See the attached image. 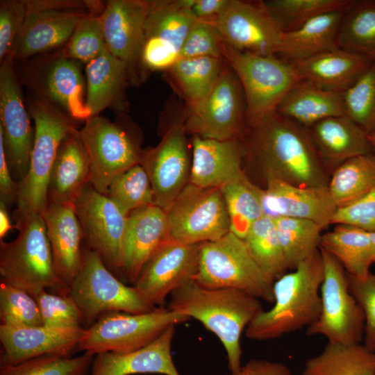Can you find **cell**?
Listing matches in <instances>:
<instances>
[{"label": "cell", "instance_id": "cell-1", "mask_svg": "<svg viewBox=\"0 0 375 375\" xmlns=\"http://www.w3.org/2000/svg\"><path fill=\"white\" fill-rule=\"evenodd\" d=\"M242 140L245 158L265 181L276 179L301 187L328 185L329 172L308 129L276 111L247 124Z\"/></svg>", "mask_w": 375, "mask_h": 375}, {"label": "cell", "instance_id": "cell-2", "mask_svg": "<svg viewBox=\"0 0 375 375\" xmlns=\"http://www.w3.org/2000/svg\"><path fill=\"white\" fill-rule=\"evenodd\" d=\"M167 307L200 322L217 335L226 352L231 373L241 367L240 338L264 310L260 299L233 288H208L190 280L169 295Z\"/></svg>", "mask_w": 375, "mask_h": 375}, {"label": "cell", "instance_id": "cell-3", "mask_svg": "<svg viewBox=\"0 0 375 375\" xmlns=\"http://www.w3.org/2000/svg\"><path fill=\"white\" fill-rule=\"evenodd\" d=\"M274 282V306L247 327L249 340L266 341L308 327L321 312L324 266L319 249Z\"/></svg>", "mask_w": 375, "mask_h": 375}, {"label": "cell", "instance_id": "cell-4", "mask_svg": "<svg viewBox=\"0 0 375 375\" xmlns=\"http://www.w3.org/2000/svg\"><path fill=\"white\" fill-rule=\"evenodd\" d=\"M12 218L18 235L12 242L0 241L1 281L33 297L47 288L67 293L68 288L56 273L42 215L16 208Z\"/></svg>", "mask_w": 375, "mask_h": 375}, {"label": "cell", "instance_id": "cell-5", "mask_svg": "<svg viewBox=\"0 0 375 375\" xmlns=\"http://www.w3.org/2000/svg\"><path fill=\"white\" fill-rule=\"evenodd\" d=\"M27 109L34 122V142L28 170L18 183L17 209L43 214L48 204L51 172L62 141L74 129L76 121L31 93Z\"/></svg>", "mask_w": 375, "mask_h": 375}, {"label": "cell", "instance_id": "cell-6", "mask_svg": "<svg viewBox=\"0 0 375 375\" xmlns=\"http://www.w3.org/2000/svg\"><path fill=\"white\" fill-rule=\"evenodd\" d=\"M194 280L208 288H233L274 303V282L252 257L244 239L229 231L221 238L200 244Z\"/></svg>", "mask_w": 375, "mask_h": 375}, {"label": "cell", "instance_id": "cell-7", "mask_svg": "<svg viewBox=\"0 0 375 375\" xmlns=\"http://www.w3.org/2000/svg\"><path fill=\"white\" fill-rule=\"evenodd\" d=\"M222 58L242 85L245 125L276 111L286 93L301 79L292 62L276 55L242 51L223 42Z\"/></svg>", "mask_w": 375, "mask_h": 375}, {"label": "cell", "instance_id": "cell-8", "mask_svg": "<svg viewBox=\"0 0 375 375\" xmlns=\"http://www.w3.org/2000/svg\"><path fill=\"white\" fill-rule=\"evenodd\" d=\"M74 300L88 328L102 315L111 312L144 313L151 306L135 287L121 282L99 254L83 250L81 267L67 292Z\"/></svg>", "mask_w": 375, "mask_h": 375}, {"label": "cell", "instance_id": "cell-9", "mask_svg": "<svg viewBox=\"0 0 375 375\" xmlns=\"http://www.w3.org/2000/svg\"><path fill=\"white\" fill-rule=\"evenodd\" d=\"M190 319L167 306L144 313L108 312L85 328L78 349L92 355L128 353L150 344L170 326Z\"/></svg>", "mask_w": 375, "mask_h": 375}, {"label": "cell", "instance_id": "cell-10", "mask_svg": "<svg viewBox=\"0 0 375 375\" xmlns=\"http://www.w3.org/2000/svg\"><path fill=\"white\" fill-rule=\"evenodd\" d=\"M324 266L320 290L321 312L306 329L309 336L322 335L328 342L359 344L363 340L365 315L349 288L347 274L331 253L319 248Z\"/></svg>", "mask_w": 375, "mask_h": 375}, {"label": "cell", "instance_id": "cell-11", "mask_svg": "<svg viewBox=\"0 0 375 375\" xmlns=\"http://www.w3.org/2000/svg\"><path fill=\"white\" fill-rule=\"evenodd\" d=\"M78 133L90 160V184L103 194L117 176L141 162L144 151L120 122L92 116Z\"/></svg>", "mask_w": 375, "mask_h": 375}, {"label": "cell", "instance_id": "cell-12", "mask_svg": "<svg viewBox=\"0 0 375 375\" xmlns=\"http://www.w3.org/2000/svg\"><path fill=\"white\" fill-rule=\"evenodd\" d=\"M168 238L196 244L217 240L230 231L226 203L219 188L188 183L166 211Z\"/></svg>", "mask_w": 375, "mask_h": 375}, {"label": "cell", "instance_id": "cell-13", "mask_svg": "<svg viewBox=\"0 0 375 375\" xmlns=\"http://www.w3.org/2000/svg\"><path fill=\"white\" fill-rule=\"evenodd\" d=\"M79 62L58 51L26 62L22 81L32 94L64 112L74 121L91 117L84 94Z\"/></svg>", "mask_w": 375, "mask_h": 375}, {"label": "cell", "instance_id": "cell-14", "mask_svg": "<svg viewBox=\"0 0 375 375\" xmlns=\"http://www.w3.org/2000/svg\"><path fill=\"white\" fill-rule=\"evenodd\" d=\"M246 101L242 85L230 67L224 66L208 96L188 109L183 125L187 133L203 138L242 139L245 126Z\"/></svg>", "mask_w": 375, "mask_h": 375}, {"label": "cell", "instance_id": "cell-15", "mask_svg": "<svg viewBox=\"0 0 375 375\" xmlns=\"http://www.w3.org/2000/svg\"><path fill=\"white\" fill-rule=\"evenodd\" d=\"M84 240L112 271L122 272L128 215L90 183L74 203Z\"/></svg>", "mask_w": 375, "mask_h": 375}, {"label": "cell", "instance_id": "cell-16", "mask_svg": "<svg viewBox=\"0 0 375 375\" xmlns=\"http://www.w3.org/2000/svg\"><path fill=\"white\" fill-rule=\"evenodd\" d=\"M0 64V135L9 169L19 183L29 168L35 131L14 69L13 58Z\"/></svg>", "mask_w": 375, "mask_h": 375}, {"label": "cell", "instance_id": "cell-17", "mask_svg": "<svg viewBox=\"0 0 375 375\" xmlns=\"http://www.w3.org/2000/svg\"><path fill=\"white\" fill-rule=\"evenodd\" d=\"M210 20L227 45L242 51L277 56L283 32L262 1L230 0Z\"/></svg>", "mask_w": 375, "mask_h": 375}, {"label": "cell", "instance_id": "cell-18", "mask_svg": "<svg viewBox=\"0 0 375 375\" xmlns=\"http://www.w3.org/2000/svg\"><path fill=\"white\" fill-rule=\"evenodd\" d=\"M199 248L200 244H188L167 238L144 265L134 287L151 306H164L174 290L194 279Z\"/></svg>", "mask_w": 375, "mask_h": 375}, {"label": "cell", "instance_id": "cell-19", "mask_svg": "<svg viewBox=\"0 0 375 375\" xmlns=\"http://www.w3.org/2000/svg\"><path fill=\"white\" fill-rule=\"evenodd\" d=\"M186 135L183 122H175L156 147L143 151L140 164L149 177L154 204L165 211L190 181Z\"/></svg>", "mask_w": 375, "mask_h": 375}, {"label": "cell", "instance_id": "cell-20", "mask_svg": "<svg viewBox=\"0 0 375 375\" xmlns=\"http://www.w3.org/2000/svg\"><path fill=\"white\" fill-rule=\"evenodd\" d=\"M150 6L151 1L111 0L100 13L106 48L127 65L130 80L143 68L141 55Z\"/></svg>", "mask_w": 375, "mask_h": 375}, {"label": "cell", "instance_id": "cell-21", "mask_svg": "<svg viewBox=\"0 0 375 375\" xmlns=\"http://www.w3.org/2000/svg\"><path fill=\"white\" fill-rule=\"evenodd\" d=\"M260 198L264 216L308 219L323 228L331 224L338 208L327 186L301 187L269 179Z\"/></svg>", "mask_w": 375, "mask_h": 375}, {"label": "cell", "instance_id": "cell-22", "mask_svg": "<svg viewBox=\"0 0 375 375\" xmlns=\"http://www.w3.org/2000/svg\"><path fill=\"white\" fill-rule=\"evenodd\" d=\"M84 331L83 327H12L1 324V366L15 365L45 355L69 356L78 349Z\"/></svg>", "mask_w": 375, "mask_h": 375}, {"label": "cell", "instance_id": "cell-23", "mask_svg": "<svg viewBox=\"0 0 375 375\" xmlns=\"http://www.w3.org/2000/svg\"><path fill=\"white\" fill-rule=\"evenodd\" d=\"M189 183L203 188H219L245 174L242 160L245 148L242 139L217 140L193 136Z\"/></svg>", "mask_w": 375, "mask_h": 375}, {"label": "cell", "instance_id": "cell-24", "mask_svg": "<svg viewBox=\"0 0 375 375\" xmlns=\"http://www.w3.org/2000/svg\"><path fill=\"white\" fill-rule=\"evenodd\" d=\"M56 273L67 288L81 267L84 234L74 206L48 202L42 214Z\"/></svg>", "mask_w": 375, "mask_h": 375}, {"label": "cell", "instance_id": "cell-25", "mask_svg": "<svg viewBox=\"0 0 375 375\" xmlns=\"http://www.w3.org/2000/svg\"><path fill=\"white\" fill-rule=\"evenodd\" d=\"M88 12L72 10H40L26 13L13 51V60L63 47L79 19Z\"/></svg>", "mask_w": 375, "mask_h": 375}, {"label": "cell", "instance_id": "cell-26", "mask_svg": "<svg viewBox=\"0 0 375 375\" xmlns=\"http://www.w3.org/2000/svg\"><path fill=\"white\" fill-rule=\"evenodd\" d=\"M175 326H170L155 340L139 349L123 353L104 352L97 354L90 375H181L172 356Z\"/></svg>", "mask_w": 375, "mask_h": 375}, {"label": "cell", "instance_id": "cell-27", "mask_svg": "<svg viewBox=\"0 0 375 375\" xmlns=\"http://www.w3.org/2000/svg\"><path fill=\"white\" fill-rule=\"evenodd\" d=\"M168 238L166 211L151 204L132 211L128 216L122 272L135 283L144 265Z\"/></svg>", "mask_w": 375, "mask_h": 375}, {"label": "cell", "instance_id": "cell-28", "mask_svg": "<svg viewBox=\"0 0 375 375\" xmlns=\"http://www.w3.org/2000/svg\"><path fill=\"white\" fill-rule=\"evenodd\" d=\"M90 160L76 128L62 141L50 174L48 202L74 206L90 183Z\"/></svg>", "mask_w": 375, "mask_h": 375}, {"label": "cell", "instance_id": "cell-29", "mask_svg": "<svg viewBox=\"0 0 375 375\" xmlns=\"http://www.w3.org/2000/svg\"><path fill=\"white\" fill-rule=\"evenodd\" d=\"M307 129L329 173L350 158L374 152L368 134L346 115L324 119Z\"/></svg>", "mask_w": 375, "mask_h": 375}, {"label": "cell", "instance_id": "cell-30", "mask_svg": "<svg viewBox=\"0 0 375 375\" xmlns=\"http://www.w3.org/2000/svg\"><path fill=\"white\" fill-rule=\"evenodd\" d=\"M372 60L365 56L337 48L290 62L301 79L342 94L363 74Z\"/></svg>", "mask_w": 375, "mask_h": 375}, {"label": "cell", "instance_id": "cell-31", "mask_svg": "<svg viewBox=\"0 0 375 375\" xmlns=\"http://www.w3.org/2000/svg\"><path fill=\"white\" fill-rule=\"evenodd\" d=\"M276 112L306 128L324 119L345 115L342 94L304 79L286 93Z\"/></svg>", "mask_w": 375, "mask_h": 375}, {"label": "cell", "instance_id": "cell-32", "mask_svg": "<svg viewBox=\"0 0 375 375\" xmlns=\"http://www.w3.org/2000/svg\"><path fill=\"white\" fill-rule=\"evenodd\" d=\"M86 106L91 117L108 108L122 105L124 92L130 79L127 65L108 49L86 64Z\"/></svg>", "mask_w": 375, "mask_h": 375}, {"label": "cell", "instance_id": "cell-33", "mask_svg": "<svg viewBox=\"0 0 375 375\" xmlns=\"http://www.w3.org/2000/svg\"><path fill=\"white\" fill-rule=\"evenodd\" d=\"M342 12L322 14L294 31L283 33L277 55L295 62L338 48L337 35Z\"/></svg>", "mask_w": 375, "mask_h": 375}, {"label": "cell", "instance_id": "cell-34", "mask_svg": "<svg viewBox=\"0 0 375 375\" xmlns=\"http://www.w3.org/2000/svg\"><path fill=\"white\" fill-rule=\"evenodd\" d=\"M333 255L352 276L364 278L375 263V244L369 233L347 224H335L322 233L319 247Z\"/></svg>", "mask_w": 375, "mask_h": 375}, {"label": "cell", "instance_id": "cell-35", "mask_svg": "<svg viewBox=\"0 0 375 375\" xmlns=\"http://www.w3.org/2000/svg\"><path fill=\"white\" fill-rule=\"evenodd\" d=\"M301 375H375V352L363 344L328 342L308 358Z\"/></svg>", "mask_w": 375, "mask_h": 375}, {"label": "cell", "instance_id": "cell-36", "mask_svg": "<svg viewBox=\"0 0 375 375\" xmlns=\"http://www.w3.org/2000/svg\"><path fill=\"white\" fill-rule=\"evenodd\" d=\"M329 194L337 208L349 205L375 189V153L350 158L331 173Z\"/></svg>", "mask_w": 375, "mask_h": 375}, {"label": "cell", "instance_id": "cell-37", "mask_svg": "<svg viewBox=\"0 0 375 375\" xmlns=\"http://www.w3.org/2000/svg\"><path fill=\"white\" fill-rule=\"evenodd\" d=\"M193 0L151 1L145 38H159L181 51L197 17L192 10Z\"/></svg>", "mask_w": 375, "mask_h": 375}, {"label": "cell", "instance_id": "cell-38", "mask_svg": "<svg viewBox=\"0 0 375 375\" xmlns=\"http://www.w3.org/2000/svg\"><path fill=\"white\" fill-rule=\"evenodd\" d=\"M337 44L375 59V0H351L342 12Z\"/></svg>", "mask_w": 375, "mask_h": 375}, {"label": "cell", "instance_id": "cell-39", "mask_svg": "<svg viewBox=\"0 0 375 375\" xmlns=\"http://www.w3.org/2000/svg\"><path fill=\"white\" fill-rule=\"evenodd\" d=\"M222 58H180L169 69L189 109L204 100L217 84L224 67Z\"/></svg>", "mask_w": 375, "mask_h": 375}, {"label": "cell", "instance_id": "cell-40", "mask_svg": "<svg viewBox=\"0 0 375 375\" xmlns=\"http://www.w3.org/2000/svg\"><path fill=\"white\" fill-rule=\"evenodd\" d=\"M220 190L229 218L230 231L244 239L253 224L264 216L261 188L244 175Z\"/></svg>", "mask_w": 375, "mask_h": 375}, {"label": "cell", "instance_id": "cell-41", "mask_svg": "<svg viewBox=\"0 0 375 375\" xmlns=\"http://www.w3.org/2000/svg\"><path fill=\"white\" fill-rule=\"evenodd\" d=\"M259 267L274 282L288 269L278 240L274 219L263 216L251 226L244 239Z\"/></svg>", "mask_w": 375, "mask_h": 375}, {"label": "cell", "instance_id": "cell-42", "mask_svg": "<svg viewBox=\"0 0 375 375\" xmlns=\"http://www.w3.org/2000/svg\"><path fill=\"white\" fill-rule=\"evenodd\" d=\"M278 240L289 269L319 249L322 231L317 223L305 219H274Z\"/></svg>", "mask_w": 375, "mask_h": 375}, {"label": "cell", "instance_id": "cell-43", "mask_svg": "<svg viewBox=\"0 0 375 375\" xmlns=\"http://www.w3.org/2000/svg\"><path fill=\"white\" fill-rule=\"evenodd\" d=\"M283 33L294 31L322 14L344 10L351 0L261 1Z\"/></svg>", "mask_w": 375, "mask_h": 375}, {"label": "cell", "instance_id": "cell-44", "mask_svg": "<svg viewBox=\"0 0 375 375\" xmlns=\"http://www.w3.org/2000/svg\"><path fill=\"white\" fill-rule=\"evenodd\" d=\"M99 4L90 1L88 13L79 19L62 49L67 57L88 64L107 49L100 20L103 7L101 8Z\"/></svg>", "mask_w": 375, "mask_h": 375}, {"label": "cell", "instance_id": "cell-45", "mask_svg": "<svg viewBox=\"0 0 375 375\" xmlns=\"http://www.w3.org/2000/svg\"><path fill=\"white\" fill-rule=\"evenodd\" d=\"M105 195L128 215L138 208L154 204L149 177L140 163L117 176Z\"/></svg>", "mask_w": 375, "mask_h": 375}, {"label": "cell", "instance_id": "cell-46", "mask_svg": "<svg viewBox=\"0 0 375 375\" xmlns=\"http://www.w3.org/2000/svg\"><path fill=\"white\" fill-rule=\"evenodd\" d=\"M342 99L344 115L367 134L375 131V59Z\"/></svg>", "mask_w": 375, "mask_h": 375}, {"label": "cell", "instance_id": "cell-47", "mask_svg": "<svg viewBox=\"0 0 375 375\" xmlns=\"http://www.w3.org/2000/svg\"><path fill=\"white\" fill-rule=\"evenodd\" d=\"M93 356L85 353L71 358L58 355H45L19 364L1 366L0 375H86Z\"/></svg>", "mask_w": 375, "mask_h": 375}, {"label": "cell", "instance_id": "cell-48", "mask_svg": "<svg viewBox=\"0 0 375 375\" xmlns=\"http://www.w3.org/2000/svg\"><path fill=\"white\" fill-rule=\"evenodd\" d=\"M1 325L12 327L42 326L36 299L26 291L1 281L0 285Z\"/></svg>", "mask_w": 375, "mask_h": 375}, {"label": "cell", "instance_id": "cell-49", "mask_svg": "<svg viewBox=\"0 0 375 375\" xmlns=\"http://www.w3.org/2000/svg\"><path fill=\"white\" fill-rule=\"evenodd\" d=\"M34 298L38 302L44 326L55 328L82 327L83 314L67 293L55 294L43 290Z\"/></svg>", "mask_w": 375, "mask_h": 375}, {"label": "cell", "instance_id": "cell-50", "mask_svg": "<svg viewBox=\"0 0 375 375\" xmlns=\"http://www.w3.org/2000/svg\"><path fill=\"white\" fill-rule=\"evenodd\" d=\"M220 36L210 19H197L180 51V58L211 56L222 58Z\"/></svg>", "mask_w": 375, "mask_h": 375}, {"label": "cell", "instance_id": "cell-51", "mask_svg": "<svg viewBox=\"0 0 375 375\" xmlns=\"http://www.w3.org/2000/svg\"><path fill=\"white\" fill-rule=\"evenodd\" d=\"M26 15L24 0L1 1L0 63L8 58H13L15 43Z\"/></svg>", "mask_w": 375, "mask_h": 375}, {"label": "cell", "instance_id": "cell-52", "mask_svg": "<svg viewBox=\"0 0 375 375\" xmlns=\"http://www.w3.org/2000/svg\"><path fill=\"white\" fill-rule=\"evenodd\" d=\"M347 278L349 290L365 315L363 344L375 352V274L358 278L347 274Z\"/></svg>", "mask_w": 375, "mask_h": 375}, {"label": "cell", "instance_id": "cell-53", "mask_svg": "<svg viewBox=\"0 0 375 375\" xmlns=\"http://www.w3.org/2000/svg\"><path fill=\"white\" fill-rule=\"evenodd\" d=\"M331 224H347L375 233V189L360 199L338 208Z\"/></svg>", "mask_w": 375, "mask_h": 375}, {"label": "cell", "instance_id": "cell-54", "mask_svg": "<svg viewBox=\"0 0 375 375\" xmlns=\"http://www.w3.org/2000/svg\"><path fill=\"white\" fill-rule=\"evenodd\" d=\"M179 59V51L169 43L154 37L145 38L141 55L143 69L169 70Z\"/></svg>", "mask_w": 375, "mask_h": 375}, {"label": "cell", "instance_id": "cell-55", "mask_svg": "<svg viewBox=\"0 0 375 375\" xmlns=\"http://www.w3.org/2000/svg\"><path fill=\"white\" fill-rule=\"evenodd\" d=\"M18 183L13 178L9 169L2 137L0 135V201L8 207L17 203Z\"/></svg>", "mask_w": 375, "mask_h": 375}, {"label": "cell", "instance_id": "cell-56", "mask_svg": "<svg viewBox=\"0 0 375 375\" xmlns=\"http://www.w3.org/2000/svg\"><path fill=\"white\" fill-rule=\"evenodd\" d=\"M228 375H293L290 367L280 362L251 359L240 369Z\"/></svg>", "mask_w": 375, "mask_h": 375}, {"label": "cell", "instance_id": "cell-57", "mask_svg": "<svg viewBox=\"0 0 375 375\" xmlns=\"http://www.w3.org/2000/svg\"><path fill=\"white\" fill-rule=\"evenodd\" d=\"M230 0H193L192 10L200 19H211L219 15L228 6Z\"/></svg>", "mask_w": 375, "mask_h": 375}, {"label": "cell", "instance_id": "cell-58", "mask_svg": "<svg viewBox=\"0 0 375 375\" xmlns=\"http://www.w3.org/2000/svg\"><path fill=\"white\" fill-rule=\"evenodd\" d=\"M8 206L0 201V240L14 227L8 215Z\"/></svg>", "mask_w": 375, "mask_h": 375}, {"label": "cell", "instance_id": "cell-59", "mask_svg": "<svg viewBox=\"0 0 375 375\" xmlns=\"http://www.w3.org/2000/svg\"><path fill=\"white\" fill-rule=\"evenodd\" d=\"M368 139L374 152L375 153V131L368 134Z\"/></svg>", "mask_w": 375, "mask_h": 375}, {"label": "cell", "instance_id": "cell-60", "mask_svg": "<svg viewBox=\"0 0 375 375\" xmlns=\"http://www.w3.org/2000/svg\"><path fill=\"white\" fill-rule=\"evenodd\" d=\"M369 235L372 240L373 241V242L375 244V233H369Z\"/></svg>", "mask_w": 375, "mask_h": 375}]
</instances>
